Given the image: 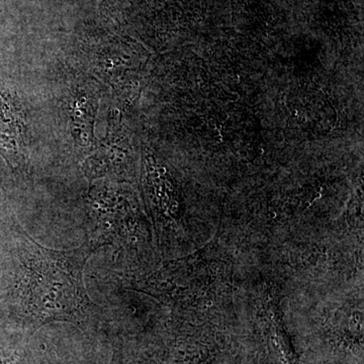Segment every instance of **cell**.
I'll list each match as a JSON object with an SVG mask.
<instances>
[{
	"instance_id": "6da1fadb",
	"label": "cell",
	"mask_w": 364,
	"mask_h": 364,
	"mask_svg": "<svg viewBox=\"0 0 364 364\" xmlns=\"http://www.w3.org/2000/svg\"><path fill=\"white\" fill-rule=\"evenodd\" d=\"M16 306L23 324L33 332L53 322L83 326L95 305L83 282L88 258L104 244L90 238L79 247L53 250L20 229Z\"/></svg>"
},
{
	"instance_id": "7a4b0ae2",
	"label": "cell",
	"mask_w": 364,
	"mask_h": 364,
	"mask_svg": "<svg viewBox=\"0 0 364 364\" xmlns=\"http://www.w3.org/2000/svg\"><path fill=\"white\" fill-rule=\"evenodd\" d=\"M0 364H9V363H4V361H0Z\"/></svg>"
}]
</instances>
